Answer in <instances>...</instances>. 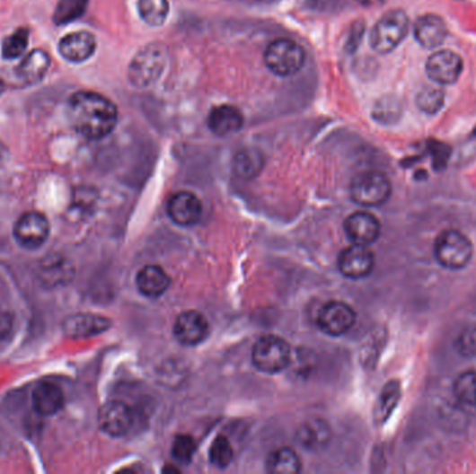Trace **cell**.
I'll use <instances>...</instances> for the list:
<instances>
[{
	"label": "cell",
	"mask_w": 476,
	"mask_h": 474,
	"mask_svg": "<svg viewBox=\"0 0 476 474\" xmlns=\"http://www.w3.org/2000/svg\"><path fill=\"white\" fill-rule=\"evenodd\" d=\"M68 118L75 131L88 139H102L118 126L119 113L110 99L93 91H80L70 98Z\"/></svg>",
	"instance_id": "obj_1"
},
{
	"label": "cell",
	"mask_w": 476,
	"mask_h": 474,
	"mask_svg": "<svg viewBox=\"0 0 476 474\" xmlns=\"http://www.w3.org/2000/svg\"><path fill=\"white\" fill-rule=\"evenodd\" d=\"M411 22L404 10H390L377 20L371 31L372 49L381 55L393 52L409 35Z\"/></svg>",
	"instance_id": "obj_2"
},
{
	"label": "cell",
	"mask_w": 476,
	"mask_h": 474,
	"mask_svg": "<svg viewBox=\"0 0 476 474\" xmlns=\"http://www.w3.org/2000/svg\"><path fill=\"white\" fill-rule=\"evenodd\" d=\"M167 65V49L161 43H149L134 56L128 67V80L137 88L155 83Z\"/></svg>",
	"instance_id": "obj_3"
},
{
	"label": "cell",
	"mask_w": 476,
	"mask_h": 474,
	"mask_svg": "<svg viewBox=\"0 0 476 474\" xmlns=\"http://www.w3.org/2000/svg\"><path fill=\"white\" fill-rule=\"evenodd\" d=\"M305 52L297 42L286 38H278L268 45L265 63L278 77H290L297 75L305 65Z\"/></svg>",
	"instance_id": "obj_4"
},
{
	"label": "cell",
	"mask_w": 476,
	"mask_h": 474,
	"mask_svg": "<svg viewBox=\"0 0 476 474\" xmlns=\"http://www.w3.org/2000/svg\"><path fill=\"white\" fill-rule=\"evenodd\" d=\"M472 255V242L458 230H445L435 241V256L443 268L450 270L465 268Z\"/></svg>",
	"instance_id": "obj_5"
},
{
	"label": "cell",
	"mask_w": 476,
	"mask_h": 474,
	"mask_svg": "<svg viewBox=\"0 0 476 474\" xmlns=\"http://www.w3.org/2000/svg\"><path fill=\"white\" fill-rule=\"evenodd\" d=\"M290 361V344L282 337L268 334L255 342L252 348V364L260 372L269 374L282 372L288 366Z\"/></svg>",
	"instance_id": "obj_6"
},
{
	"label": "cell",
	"mask_w": 476,
	"mask_h": 474,
	"mask_svg": "<svg viewBox=\"0 0 476 474\" xmlns=\"http://www.w3.org/2000/svg\"><path fill=\"white\" fill-rule=\"evenodd\" d=\"M351 198L361 206H381L392 195V182L381 171H364L354 177Z\"/></svg>",
	"instance_id": "obj_7"
},
{
	"label": "cell",
	"mask_w": 476,
	"mask_h": 474,
	"mask_svg": "<svg viewBox=\"0 0 476 474\" xmlns=\"http://www.w3.org/2000/svg\"><path fill=\"white\" fill-rule=\"evenodd\" d=\"M357 314L351 306L347 305L346 302L331 301L322 306L318 312L319 329L329 336L339 337L346 334L347 331L353 329L356 324Z\"/></svg>",
	"instance_id": "obj_8"
},
{
	"label": "cell",
	"mask_w": 476,
	"mask_h": 474,
	"mask_svg": "<svg viewBox=\"0 0 476 474\" xmlns=\"http://www.w3.org/2000/svg\"><path fill=\"white\" fill-rule=\"evenodd\" d=\"M14 238L25 250H38L49 237L50 225L47 215L40 212H27L20 215L14 224Z\"/></svg>",
	"instance_id": "obj_9"
},
{
	"label": "cell",
	"mask_w": 476,
	"mask_h": 474,
	"mask_svg": "<svg viewBox=\"0 0 476 474\" xmlns=\"http://www.w3.org/2000/svg\"><path fill=\"white\" fill-rule=\"evenodd\" d=\"M464 63L458 53L449 49L433 52L427 60V75L440 85H452L460 78Z\"/></svg>",
	"instance_id": "obj_10"
},
{
	"label": "cell",
	"mask_w": 476,
	"mask_h": 474,
	"mask_svg": "<svg viewBox=\"0 0 476 474\" xmlns=\"http://www.w3.org/2000/svg\"><path fill=\"white\" fill-rule=\"evenodd\" d=\"M101 430L111 437H123L130 431L134 423L131 408L123 400H109L101 408L98 415Z\"/></svg>",
	"instance_id": "obj_11"
},
{
	"label": "cell",
	"mask_w": 476,
	"mask_h": 474,
	"mask_svg": "<svg viewBox=\"0 0 476 474\" xmlns=\"http://www.w3.org/2000/svg\"><path fill=\"white\" fill-rule=\"evenodd\" d=\"M338 262L341 275L358 280L371 275L375 266V256L368 247L353 243L351 247L343 250Z\"/></svg>",
	"instance_id": "obj_12"
},
{
	"label": "cell",
	"mask_w": 476,
	"mask_h": 474,
	"mask_svg": "<svg viewBox=\"0 0 476 474\" xmlns=\"http://www.w3.org/2000/svg\"><path fill=\"white\" fill-rule=\"evenodd\" d=\"M344 230L351 242L368 247L381 237L382 227L381 223L374 215L359 210L347 217Z\"/></svg>",
	"instance_id": "obj_13"
},
{
	"label": "cell",
	"mask_w": 476,
	"mask_h": 474,
	"mask_svg": "<svg viewBox=\"0 0 476 474\" xmlns=\"http://www.w3.org/2000/svg\"><path fill=\"white\" fill-rule=\"evenodd\" d=\"M173 331L181 344L192 347L207 338L209 324L204 314L197 311H187L179 314L174 321Z\"/></svg>",
	"instance_id": "obj_14"
},
{
	"label": "cell",
	"mask_w": 476,
	"mask_h": 474,
	"mask_svg": "<svg viewBox=\"0 0 476 474\" xmlns=\"http://www.w3.org/2000/svg\"><path fill=\"white\" fill-rule=\"evenodd\" d=\"M449 30L442 17L437 14H424L418 17L414 24V37L425 49H437L447 40Z\"/></svg>",
	"instance_id": "obj_15"
},
{
	"label": "cell",
	"mask_w": 476,
	"mask_h": 474,
	"mask_svg": "<svg viewBox=\"0 0 476 474\" xmlns=\"http://www.w3.org/2000/svg\"><path fill=\"white\" fill-rule=\"evenodd\" d=\"M169 217L176 224L192 225L201 219L202 204L197 195L189 191H180L174 194L167 204Z\"/></svg>",
	"instance_id": "obj_16"
},
{
	"label": "cell",
	"mask_w": 476,
	"mask_h": 474,
	"mask_svg": "<svg viewBox=\"0 0 476 474\" xmlns=\"http://www.w3.org/2000/svg\"><path fill=\"white\" fill-rule=\"evenodd\" d=\"M110 326L111 321L100 314L77 313L68 316L63 321V331L68 338H88V337L103 333Z\"/></svg>",
	"instance_id": "obj_17"
},
{
	"label": "cell",
	"mask_w": 476,
	"mask_h": 474,
	"mask_svg": "<svg viewBox=\"0 0 476 474\" xmlns=\"http://www.w3.org/2000/svg\"><path fill=\"white\" fill-rule=\"evenodd\" d=\"M96 50V38L88 31L72 32L59 43L60 55L72 63H83L90 59Z\"/></svg>",
	"instance_id": "obj_18"
},
{
	"label": "cell",
	"mask_w": 476,
	"mask_h": 474,
	"mask_svg": "<svg viewBox=\"0 0 476 474\" xmlns=\"http://www.w3.org/2000/svg\"><path fill=\"white\" fill-rule=\"evenodd\" d=\"M244 118L242 111L233 105H219L207 116V127L217 136H232L242 128Z\"/></svg>",
	"instance_id": "obj_19"
},
{
	"label": "cell",
	"mask_w": 476,
	"mask_h": 474,
	"mask_svg": "<svg viewBox=\"0 0 476 474\" xmlns=\"http://www.w3.org/2000/svg\"><path fill=\"white\" fill-rule=\"evenodd\" d=\"M65 392L59 385L42 382L32 391V407L40 415L52 416L65 407Z\"/></svg>",
	"instance_id": "obj_20"
},
{
	"label": "cell",
	"mask_w": 476,
	"mask_h": 474,
	"mask_svg": "<svg viewBox=\"0 0 476 474\" xmlns=\"http://www.w3.org/2000/svg\"><path fill=\"white\" fill-rule=\"evenodd\" d=\"M171 285V278L163 268L156 265L144 266L137 275V286L139 293L148 298H158L166 293Z\"/></svg>",
	"instance_id": "obj_21"
},
{
	"label": "cell",
	"mask_w": 476,
	"mask_h": 474,
	"mask_svg": "<svg viewBox=\"0 0 476 474\" xmlns=\"http://www.w3.org/2000/svg\"><path fill=\"white\" fill-rule=\"evenodd\" d=\"M50 67V56L45 50L35 49L25 56L17 67V75L25 83H37L47 75Z\"/></svg>",
	"instance_id": "obj_22"
},
{
	"label": "cell",
	"mask_w": 476,
	"mask_h": 474,
	"mask_svg": "<svg viewBox=\"0 0 476 474\" xmlns=\"http://www.w3.org/2000/svg\"><path fill=\"white\" fill-rule=\"evenodd\" d=\"M301 469L303 465H301L300 456L293 448H278L273 451L266 461V470L269 473L295 474L300 473Z\"/></svg>",
	"instance_id": "obj_23"
},
{
	"label": "cell",
	"mask_w": 476,
	"mask_h": 474,
	"mask_svg": "<svg viewBox=\"0 0 476 474\" xmlns=\"http://www.w3.org/2000/svg\"><path fill=\"white\" fill-rule=\"evenodd\" d=\"M400 398H401V384L399 382H387L377 400L376 409H375V419L377 423L382 425L389 419L390 415L399 405Z\"/></svg>",
	"instance_id": "obj_24"
},
{
	"label": "cell",
	"mask_w": 476,
	"mask_h": 474,
	"mask_svg": "<svg viewBox=\"0 0 476 474\" xmlns=\"http://www.w3.org/2000/svg\"><path fill=\"white\" fill-rule=\"evenodd\" d=\"M233 167H234L237 176L244 177V179H252V177L258 176L260 170H262V154L255 151V149H244V151L238 152L235 154Z\"/></svg>",
	"instance_id": "obj_25"
},
{
	"label": "cell",
	"mask_w": 476,
	"mask_h": 474,
	"mask_svg": "<svg viewBox=\"0 0 476 474\" xmlns=\"http://www.w3.org/2000/svg\"><path fill=\"white\" fill-rule=\"evenodd\" d=\"M169 9L167 0H138L139 17L151 27L163 25L169 16Z\"/></svg>",
	"instance_id": "obj_26"
},
{
	"label": "cell",
	"mask_w": 476,
	"mask_h": 474,
	"mask_svg": "<svg viewBox=\"0 0 476 474\" xmlns=\"http://www.w3.org/2000/svg\"><path fill=\"white\" fill-rule=\"evenodd\" d=\"M445 102V93L439 88L425 86L415 98L417 108L427 114H436L442 110Z\"/></svg>",
	"instance_id": "obj_27"
},
{
	"label": "cell",
	"mask_w": 476,
	"mask_h": 474,
	"mask_svg": "<svg viewBox=\"0 0 476 474\" xmlns=\"http://www.w3.org/2000/svg\"><path fill=\"white\" fill-rule=\"evenodd\" d=\"M454 394L463 404L476 405V372L461 373L454 382Z\"/></svg>",
	"instance_id": "obj_28"
},
{
	"label": "cell",
	"mask_w": 476,
	"mask_h": 474,
	"mask_svg": "<svg viewBox=\"0 0 476 474\" xmlns=\"http://www.w3.org/2000/svg\"><path fill=\"white\" fill-rule=\"evenodd\" d=\"M233 458H234V450L230 441L225 435H217L209 450L212 465L219 469L227 468L232 463Z\"/></svg>",
	"instance_id": "obj_29"
},
{
	"label": "cell",
	"mask_w": 476,
	"mask_h": 474,
	"mask_svg": "<svg viewBox=\"0 0 476 474\" xmlns=\"http://www.w3.org/2000/svg\"><path fill=\"white\" fill-rule=\"evenodd\" d=\"M28 35L30 32L27 28H19L4 40L2 55L4 59H17L25 52L28 47Z\"/></svg>",
	"instance_id": "obj_30"
},
{
	"label": "cell",
	"mask_w": 476,
	"mask_h": 474,
	"mask_svg": "<svg viewBox=\"0 0 476 474\" xmlns=\"http://www.w3.org/2000/svg\"><path fill=\"white\" fill-rule=\"evenodd\" d=\"M328 426L325 423H306L300 430V440L304 447L318 448L319 443H326L328 441Z\"/></svg>",
	"instance_id": "obj_31"
},
{
	"label": "cell",
	"mask_w": 476,
	"mask_h": 474,
	"mask_svg": "<svg viewBox=\"0 0 476 474\" xmlns=\"http://www.w3.org/2000/svg\"><path fill=\"white\" fill-rule=\"evenodd\" d=\"M401 102L394 96H386L379 101L374 111L375 118L381 123H396L401 118Z\"/></svg>",
	"instance_id": "obj_32"
},
{
	"label": "cell",
	"mask_w": 476,
	"mask_h": 474,
	"mask_svg": "<svg viewBox=\"0 0 476 474\" xmlns=\"http://www.w3.org/2000/svg\"><path fill=\"white\" fill-rule=\"evenodd\" d=\"M87 4V0H60L53 19L57 24L72 22V20L77 19L83 14Z\"/></svg>",
	"instance_id": "obj_33"
},
{
	"label": "cell",
	"mask_w": 476,
	"mask_h": 474,
	"mask_svg": "<svg viewBox=\"0 0 476 474\" xmlns=\"http://www.w3.org/2000/svg\"><path fill=\"white\" fill-rule=\"evenodd\" d=\"M195 453L194 438L187 434H180L174 438L173 455L177 461L183 463H189Z\"/></svg>",
	"instance_id": "obj_34"
},
{
	"label": "cell",
	"mask_w": 476,
	"mask_h": 474,
	"mask_svg": "<svg viewBox=\"0 0 476 474\" xmlns=\"http://www.w3.org/2000/svg\"><path fill=\"white\" fill-rule=\"evenodd\" d=\"M455 347L464 356H476V329H464L458 336Z\"/></svg>",
	"instance_id": "obj_35"
},
{
	"label": "cell",
	"mask_w": 476,
	"mask_h": 474,
	"mask_svg": "<svg viewBox=\"0 0 476 474\" xmlns=\"http://www.w3.org/2000/svg\"><path fill=\"white\" fill-rule=\"evenodd\" d=\"M14 329V316L6 309H0V342L6 341Z\"/></svg>",
	"instance_id": "obj_36"
},
{
	"label": "cell",
	"mask_w": 476,
	"mask_h": 474,
	"mask_svg": "<svg viewBox=\"0 0 476 474\" xmlns=\"http://www.w3.org/2000/svg\"><path fill=\"white\" fill-rule=\"evenodd\" d=\"M7 161H9V151L4 142L0 141V167L4 166Z\"/></svg>",
	"instance_id": "obj_37"
},
{
	"label": "cell",
	"mask_w": 476,
	"mask_h": 474,
	"mask_svg": "<svg viewBox=\"0 0 476 474\" xmlns=\"http://www.w3.org/2000/svg\"><path fill=\"white\" fill-rule=\"evenodd\" d=\"M357 2H358L361 6L366 7H375L384 4V0H357Z\"/></svg>",
	"instance_id": "obj_38"
},
{
	"label": "cell",
	"mask_w": 476,
	"mask_h": 474,
	"mask_svg": "<svg viewBox=\"0 0 476 474\" xmlns=\"http://www.w3.org/2000/svg\"><path fill=\"white\" fill-rule=\"evenodd\" d=\"M4 88H6V85H4V81L0 80V96L4 92Z\"/></svg>",
	"instance_id": "obj_39"
},
{
	"label": "cell",
	"mask_w": 476,
	"mask_h": 474,
	"mask_svg": "<svg viewBox=\"0 0 476 474\" xmlns=\"http://www.w3.org/2000/svg\"><path fill=\"white\" fill-rule=\"evenodd\" d=\"M475 407H476V405H475Z\"/></svg>",
	"instance_id": "obj_40"
}]
</instances>
